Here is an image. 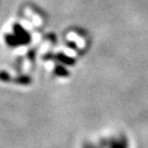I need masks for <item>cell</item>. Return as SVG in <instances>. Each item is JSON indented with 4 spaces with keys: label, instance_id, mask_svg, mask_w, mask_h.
<instances>
[{
    "label": "cell",
    "instance_id": "2",
    "mask_svg": "<svg viewBox=\"0 0 148 148\" xmlns=\"http://www.w3.org/2000/svg\"><path fill=\"white\" fill-rule=\"evenodd\" d=\"M85 148H104V146H102V145H97V144H86L85 145Z\"/></svg>",
    "mask_w": 148,
    "mask_h": 148
},
{
    "label": "cell",
    "instance_id": "1",
    "mask_svg": "<svg viewBox=\"0 0 148 148\" xmlns=\"http://www.w3.org/2000/svg\"><path fill=\"white\" fill-rule=\"evenodd\" d=\"M106 145L109 148H128V139L125 136H113L108 139Z\"/></svg>",
    "mask_w": 148,
    "mask_h": 148
}]
</instances>
